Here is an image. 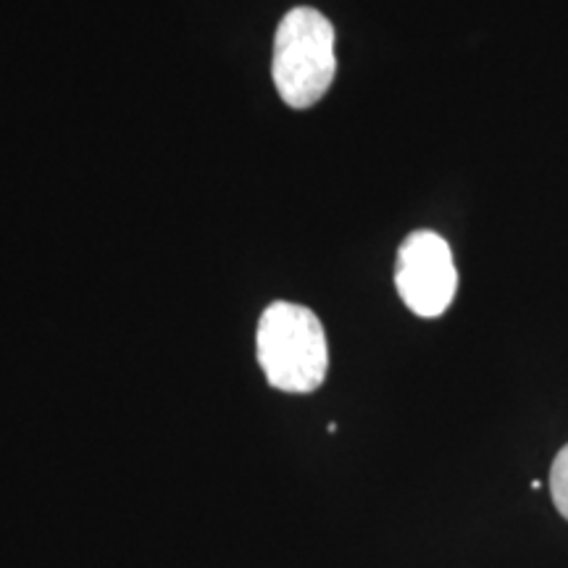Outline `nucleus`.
Listing matches in <instances>:
<instances>
[{
    "instance_id": "nucleus-1",
    "label": "nucleus",
    "mask_w": 568,
    "mask_h": 568,
    "mask_svg": "<svg viewBox=\"0 0 568 568\" xmlns=\"http://www.w3.org/2000/svg\"><path fill=\"white\" fill-rule=\"evenodd\" d=\"M258 364L268 385L305 395L322 387L329 368V345L318 316L305 305L276 301L261 314Z\"/></svg>"
},
{
    "instance_id": "nucleus-4",
    "label": "nucleus",
    "mask_w": 568,
    "mask_h": 568,
    "mask_svg": "<svg viewBox=\"0 0 568 568\" xmlns=\"http://www.w3.org/2000/svg\"><path fill=\"white\" fill-rule=\"evenodd\" d=\"M550 495L558 514L568 521V445L558 453L550 468Z\"/></svg>"
},
{
    "instance_id": "nucleus-2",
    "label": "nucleus",
    "mask_w": 568,
    "mask_h": 568,
    "mask_svg": "<svg viewBox=\"0 0 568 568\" xmlns=\"http://www.w3.org/2000/svg\"><path fill=\"white\" fill-rule=\"evenodd\" d=\"M337 74L335 27L322 11L293 9L274 34L272 77L290 109H311L326 95Z\"/></svg>"
},
{
    "instance_id": "nucleus-3",
    "label": "nucleus",
    "mask_w": 568,
    "mask_h": 568,
    "mask_svg": "<svg viewBox=\"0 0 568 568\" xmlns=\"http://www.w3.org/2000/svg\"><path fill=\"white\" fill-rule=\"evenodd\" d=\"M395 287L416 316H443L458 293L456 261L445 237L429 230L408 234L397 251Z\"/></svg>"
}]
</instances>
